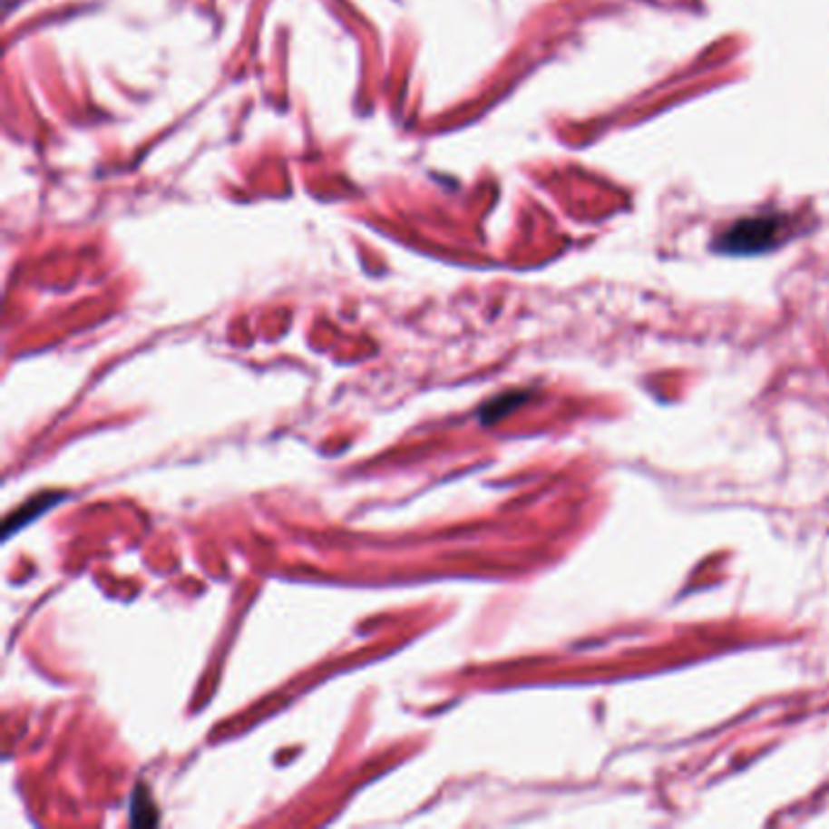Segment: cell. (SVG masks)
I'll use <instances>...</instances> for the list:
<instances>
[{"label": "cell", "mask_w": 829, "mask_h": 829, "mask_svg": "<svg viewBox=\"0 0 829 829\" xmlns=\"http://www.w3.org/2000/svg\"><path fill=\"white\" fill-rule=\"evenodd\" d=\"M130 822L132 824H139V827L159 822V810H156V805H153V800L149 798V793H146L144 785L134 788V795H132Z\"/></svg>", "instance_id": "4"}, {"label": "cell", "mask_w": 829, "mask_h": 829, "mask_svg": "<svg viewBox=\"0 0 829 829\" xmlns=\"http://www.w3.org/2000/svg\"><path fill=\"white\" fill-rule=\"evenodd\" d=\"M525 396H528L525 392H509V395L496 396V399L484 404V409L480 411L482 421H484V424H496V421L503 419L506 414H511V411L516 409V406H521Z\"/></svg>", "instance_id": "3"}, {"label": "cell", "mask_w": 829, "mask_h": 829, "mask_svg": "<svg viewBox=\"0 0 829 829\" xmlns=\"http://www.w3.org/2000/svg\"><path fill=\"white\" fill-rule=\"evenodd\" d=\"M785 239V221L781 217H754L742 219L727 229L720 239V251L725 253H761L774 249Z\"/></svg>", "instance_id": "1"}, {"label": "cell", "mask_w": 829, "mask_h": 829, "mask_svg": "<svg viewBox=\"0 0 829 829\" xmlns=\"http://www.w3.org/2000/svg\"><path fill=\"white\" fill-rule=\"evenodd\" d=\"M59 502H62V494H59V492L34 496V499H30V502L24 503V506H20V509H17L15 513H10L8 521H5V531H3V535H5V538H10V535H13V531H17V528H23V525H27L32 521V518L42 516L44 511H49L54 506V503H59Z\"/></svg>", "instance_id": "2"}]
</instances>
